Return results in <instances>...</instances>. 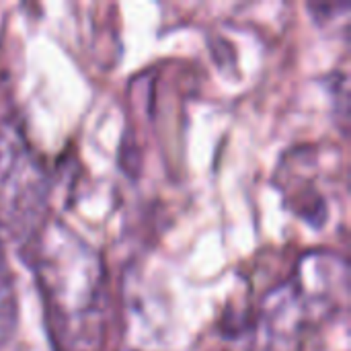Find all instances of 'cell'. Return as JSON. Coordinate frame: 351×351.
Returning a JSON list of instances; mask_svg holds the SVG:
<instances>
[{
	"label": "cell",
	"instance_id": "1",
	"mask_svg": "<svg viewBox=\"0 0 351 351\" xmlns=\"http://www.w3.org/2000/svg\"><path fill=\"white\" fill-rule=\"evenodd\" d=\"M58 351H99L105 333V267L70 226L45 220L25 245Z\"/></svg>",
	"mask_w": 351,
	"mask_h": 351
},
{
	"label": "cell",
	"instance_id": "2",
	"mask_svg": "<svg viewBox=\"0 0 351 351\" xmlns=\"http://www.w3.org/2000/svg\"><path fill=\"white\" fill-rule=\"evenodd\" d=\"M47 202V177L25 136L0 125V230L19 243L39 230Z\"/></svg>",
	"mask_w": 351,
	"mask_h": 351
},
{
	"label": "cell",
	"instance_id": "3",
	"mask_svg": "<svg viewBox=\"0 0 351 351\" xmlns=\"http://www.w3.org/2000/svg\"><path fill=\"white\" fill-rule=\"evenodd\" d=\"M16 327V290L14 276L6 257L4 239L0 230V346L12 335Z\"/></svg>",
	"mask_w": 351,
	"mask_h": 351
}]
</instances>
